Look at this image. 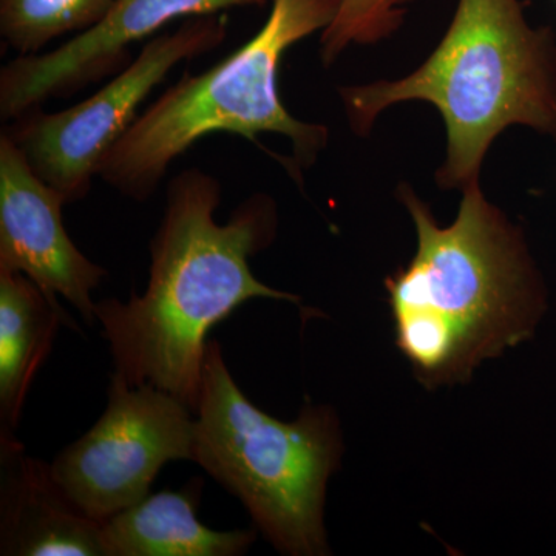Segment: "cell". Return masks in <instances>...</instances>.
Masks as SVG:
<instances>
[{"label":"cell","instance_id":"1","mask_svg":"<svg viewBox=\"0 0 556 556\" xmlns=\"http://www.w3.org/2000/svg\"><path fill=\"white\" fill-rule=\"evenodd\" d=\"M222 195L218 178L207 172L188 169L172 178L163 219L150 241L144 294L94 303L115 371L131 386L150 383L174 394L193 413L208 331L248 300L300 302L262 283L249 266V258L276 239L274 200L255 193L222 225L214 217Z\"/></svg>","mask_w":556,"mask_h":556},{"label":"cell","instance_id":"2","mask_svg":"<svg viewBox=\"0 0 556 556\" xmlns=\"http://www.w3.org/2000/svg\"><path fill=\"white\" fill-rule=\"evenodd\" d=\"M417 233L415 257L386 280L396 345L428 390L466 382L485 358L532 339L547 292L521 228L463 189L455 222L438 225L408 185L397 189Z\"/></svg>","mask_w":556,"mask_h":556},{"label":"cell","instance_id":"3","mask_svg":"<svg viewBox=\"0 0 556 556\" xmlns=\"http://www.w3.org/2000/svg\"><path fill=\"white\" fill-rule=\"evenodd\" d=\"M351 130L367 137L399 102L434 105L447 127L441 189L479 181L497 135L525 126L556 141V35L532 27L519 0H459L444 38L412 75L339 89Z\"/></svg>","mask_w":556,"mask_h":556},{"label":"cell","instance_id":"4","mask_svg":"<svg viewBox=\"0 0 556 556\" xmlns=\"http://www.w3.org/2000/svg\"><path fill=\"white\" fill-rule=\"evenodd\" d=\"M339 0H273L268 20L247 43L200 75H185L156 98L113 146L100 178L121 195L144 203L175 160L214 134L288 138L294 166L308 167L327 148L329 131L294 118L278 90L281 61L292 46L334 20Z\"/></svg>","mask_w":556,"mask_h":556},{"label":"cell","instance_id":"5","mask_svg":"<svg viewBox=\"0 0 556 556\" xmlns=\"http://www.w3.org/2000/svg\"><path fill=\"white\" fill-rule=\"evenodd\" d=\"M342 453L331 407L308 404L294 422L274 419L244 396L222 346L208 340L193 463L239 497L255 529L280 554H329L325 500Z\"/></svg>","mask_w":556,"mask_h":556},{"label":"cell","instance_id":"6","mask_svg":"<svg viewBox=\"0 0 556 556\" xmlns=\"http://www.w3.org/2000/svg\"><path fill=\"white\" fill-rule=\"evenodd\" d=\"M225 13L189 17L178 30L149 39L118 75L79 104L43 113L35 109L9 123L13 139L47 185L72 204L86 199L102 161L138 118V110L179 62L217 49L228 36Z\"/></svg>","mask_w":556,"mask_h":556},{"label":"cell","instance_id":"7","mask_svg":"<svg viewBox=\"0 0 556 556\" xmlns=\"http://www.w3.org/2000/svg\"><path fill=\"white\" fill-rule=\"evenodd\" d=\"M195 413L174 394L110 376L108 407L78 441L50 464L62 492L98 522L150 493L170 460H193Z\"/></svg>","mask_w":556,"mask_h":556},{"label":"cell","instance_id":"8","mask_svg":"<svg viewBox=\"0 0 556 556\" xmlns=\"http://www.w3.org/2000/svg\"><path fill=\"white\" fill-rule=\"evenodd\" d=\"M268 0H116L89 30L47 53L14 58L0 70V118L11 123L53 98H68L130 64L129 47L179 17L262 9Z\"/></svg>","mask_w":556,"mask_h":556},{"label":"cell","instance_id":"9","mask_svg":"<svg viewBox=\"0 0 556 556\" xmlns=\"http://www.w3.org/2000/svg\"><path fill=\"white\" fill-rule=\"evenodd\" d=\"M64 197L31 169L9 135H0V270L24 274L43 294L58 295L93 324L91 292L108 270L87 258L62 223Z\"/></svg>","mask_w":556,"mask_h":556},{"label":"cell","instance_id":"10","mask_svg":"<svg viewBox=\"0 0 556 556\" xmlns=\"http://www.w3.org/2000/svg\"><path fill=\"white\" fill-rule=\"evenodd\" d=\"M0 555L105 556L102 525L75 507L50 464L0 434Z\"/></svg>","mask_w":556,"mask_h":556},{"label":"cell","instance_id":"11","mask_svg":"<svg viewBox=\"0 0 556 556\" xmlns=\"http://www.w3.org/2000/svg\"><path fill=\"white\" fill-rule=\"evenodd\" d=\"M203 479L179 492L149 493L144 500L102 522L105 556H241L257 540V529L217 532L197 519Z\"/></svg>","mask_w":556,"mask_h":556},{"label":"cell","instance_id":"12","mask_svg":"<svg viewBox=\"0 0 556 556\" xmlns=\"http://www.w3.org/2000/svg\"><path fill=\"white\" fill-rule=\"evenodd\" d=\"M64 325L78 329L24 274L0 270V434H14L33 380Z\"/></svg>","mask_w":556,"mask_h":556},{"label":"cell","instance_id":"13","mask_svg":"<svg viewBox=\"0 0 556 556\" xmlns=\"http://www.w3.org/2000/svg\"><path fill=\"white\" fill-rule=\"evenodd\" d=\"M116 0H0V36L17 56L38 54L54 39L89 30Z\"/></svg>","mask_w":556,"mask_h":556},{"label":"cell","instance_id":"14","mask_svg":"<svg viewBox=\"0 0 556 556\" xmlns=\"http://www.w3.org/2000/svg\"><path fill=\"white\" fill-rule=\"evenodd\" d=\"M415 0H339V10L320 35V58L331 67L351 46H372L394 35Z\"/></svg>","mask_w":556,"mask_h":556}]
</instances>
